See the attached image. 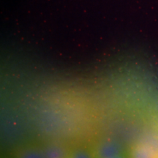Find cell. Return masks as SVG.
Returning <instances> with one entry per match:
<instances>
[{
  "label": "cell",
  "instance_id": "cell-1",
  "mask_svg": "<svg viewBox=\"0 0 158 158\" xmlns=\"http://www.w3.org/2000/svg\"><path fill=\"white\" fill-rule=\"evenodd\" d=\"M92 150L94 158H111L126 152L123 146L114 140L102 141Z\"/></svg>",
  "mask_w": 158,
  "mask_h": 158
},
{
  "label": "cell",
  "instance_id": "cell-2",
  "mask_svg": "<svg viewBox=\"0 0 158 158\" xmlns=\"http://www.w3.org/2000/svg\"><path fill=\"white\" fill-rule=\"evenodd\" d=\"M45 158H68L70 149L59 143H48L43 145Z\"/></svg>",
  "mask_w": 158,
  "mask_h": 158
},
{
  "label": "cell",
  "instance_id": "cell-3",
  "mask_svg": "<svg viewBox=\"0 0 158 158\" xmlns=\"http://www.w3.org/2000/svg\"><path fill=\"white\" fill-rule=\"evenodd\" d=\"M13 158H45L43 146L28 145L15 152Z\"/></svg>",
  "mask_w": 158,
  "mask_h": 158
},
{
  "label": "cell",
  "instance_id": "cell-4",
  "mask_svg": "<svg viewBox=\"0 0 158 158\" xmlns=\"http://www.w3.org/2000/svg\"><path fill=\"white\" fill-rule=\"evenodd\" d=\"M68 158H94L93 150L85 146H79L70 149Z\"/></svg>",
  "mask_w": 158,
  "mask_h": 158
},
{
  "label": "cell",
  "instance_id": "cell-5",
  "mask_svg": "<svg viewBox=\"0 0 158 158\" xmlns=\"http://www.w3.org/2000/svg\"><path fill=\"white\" fill-rule=\"evenodd\" d=\"M131 158H156L155 154L149 148L138 147L135 148L130 155Z\"/></svg>",
  "mask_w": 158,
  "mask_h": 158
},
{
  "label": "cell",
  "instance_id": "cell-6",
  "mask_svg": "<svg viewBox=\"0 0 158 158\" xmlns=\"http://www.w3.org/2000/svg\"><path fill=\"white\" fill-rule=\"evenodd\" d=\"M111 158H131L130 157V155L127 154V152H124L123 154H121V155L116 156V157H111Z\"/></svg>",
  "mask_w": 158,
  "mask_h": 158
},
{
  "label": "cell",
  "instance_id": "cell-7",
  "mask_svg": "<svg viewBox=\"0 0 158 158\" xmlns=\"http://www.w3.org/2000/svg\"><path fill=\"white\" fill-rule=\"evenodd\" d=\"M1 158H13L12 157H9V156H6V155H4V156H2Z\"/></svg>",
  "mask_w": 158,
  "mask_h": 158
},
{
  "label": "cell",
  "instance_id": "cell-8",
  "mask_svg": "<svg viewBox=\"0 0 158 158\" xmlns=\"http://www.w3.org/2000/svg\"><path fill=\"white\" fill-rule=\"evenodd\" d=\"M157 158H158V157H157Z\"/></svg>",
  "mask_w": 158,
  "mask_h": 158
}]
</instances>
